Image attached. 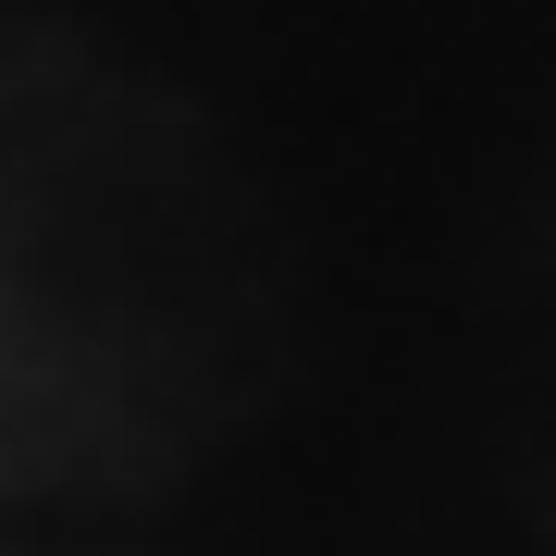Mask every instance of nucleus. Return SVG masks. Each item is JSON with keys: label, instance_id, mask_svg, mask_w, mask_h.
<instances>
[]
</instances>
